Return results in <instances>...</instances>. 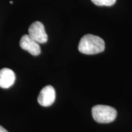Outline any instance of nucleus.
Masks as SVG:
<instances>
[{
  "mask_svg": "<svg viewBox=\"0 0 132 132\" xmlns=\"http://www.w3.org/2000/svg\"><path fill=\"white\" fill-rule=\"evenodd\" d=\"M94 4L99 6H111L115 4L116 0H91Z\"/></svg>",
  "mask_w": 132,
  "mask_h": 132,
  "instance_id": "7",
  "label": "nucleus"
},
{
  "mask_svg": "<svg viewBox=\"0 0 132 132\" xmlns=\"http://www.w3.org/2000/svg\"><path fill=\"white\" fill-rule=\"evenodd\" d=\"M28 35L33 40L39 44H45L48 40V36L46 33L44 24L40 21L32 23L28 29Z\"/></svg>",
  "mask_w": 132,
  "mask_h": 132,
  "instance_id": "3",
  "label": "nucleus"
},
{
  "mask_svg": "<svg viewBox=\"0 0 132 132\" xmlns=\"http://www.w3.org/2000/svg\"><path fill=\"white\" fill-rule=\"evenodd\" d=\"M15 81V74L14 71L8 68L0 70V87L4 89L9 88Z\"/></svg>",
  "mask_w": 132,
  "mask_h": 132,
  "instance_id": "6",
  "label": "nucleus"
},
{
  "mask_svg": "<svg viewBox=\"0 0 132 132\" xmlns=\"http://www.w3.org/2000/svg\"><path fill=\"white\" fill-rule=\"evenodd\" d=\"M105 42L101 37L90 34H86L79 42L78 50L85 54H95L105 50Z\"/></svg>",
  "mask_w": 132,
  "mask_h": 132,
  "instance_id": "1",
  "label": "nucleus"
},
{
  "mask_svg": "<svg viewBox=\"0 0 132 132\" xmlns=\"http://www.w3.org/2000/svg\"><path fill=\"white\" fill-rule=\"evenodd\" d=\"M93 119L98 123H108L114 121L117 116V111L113 107L98 105L92 108Z\"/></svg>",
  "mask_w": 132,
  "mask_h": 132,
  "instance_id": "2",
  "label": "nucleus"
},
{
  "mask_svg": "<svg viewBox=\"0 0 132 132\" xmlns=\"http://www.w3.org/2000/svg\"><path fill=\"white\" fill-rule=\"evenodd\" d=\"M0 132H8V131L6 129H5L4 127H3L2 126H1V125H0Z\"/></svg>",
  "mask_w": 132,
  "mask_h": 132,
  "instance_id": "8",
  "label": "nucleus"
},
{
  "mask_svg": "<svg viewBox=\"0 0 132 132\" xmlns=\"http://www.w3.org/2000/svg\"><path fill=\"white\" fill-rule=\"evenodd\" d=\"M20 46L21 48L28 52L33 56H38L40 54L41 50L39 44L33 40L28 34H25L21 37Z\"/></svg>",
  "mask_w": 132,
  "mask_h": 132,
  "instance_id": "5",
  "label": "nucleus"
},
{
  "mask_svg": "<svg viewBox=\"0 0 132 132\" xmlns=\"http://www.w3.org/2000/svg\"><path fill=\"white\" fill-rule=\"evenodd\" d=\"M56 98V92L54 87L48 85L41 90L37 98V101L41 106L47 107L54 103Z\"/></svg>",
  "mask_w": 132,
  "mask_h": 132,
  "instance_id": "4",
  "label": "nucleus"
}]
</instances>
